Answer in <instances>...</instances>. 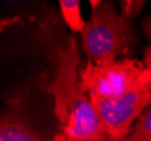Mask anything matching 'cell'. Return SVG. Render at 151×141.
<instances>
[{"label": "cell", "instance_id": "cell-4", "mask_svg": "<svg viewBox=\"0 0 151 141\" xmlns=\"http://www.w3.org/2000/svg\"><path fill=\"white\" fill-rule=\"evenodd\" d=\"M108 137L114 141L126 138L131 125L151 104V86L133 90L116 98L89 97Z\"/></svg>", "mask_w": 151, "mask_h": 141}, {"label": "cell", "instance_id": "cell-9", "mask_svg": "<svg viewBox=\"0 0 151 141\" xmlns=\"http://www.w3.org/2000/svg\"><path fill=\"white\" fill-rule=\"evenodd\" d=\"M143 1H124L123 6V17L124 16H133L143 7Z\"/></svg>", "mask_w": 151, "mask_h": 141}, {"label": "cell", "instance_id": "cell-5", "mask_svg": "<svg viewBox=\"0 0 151 141\" xmlns=\"http://www.w3.org/2000/svg\"><path fill=\"white\" fill-rule=\"evenodd\" d=\"M0 141H41V139L26 123L8 117L1 121Z\"/></svg>", "mask_w": 151, "mask_h": 141}, {"label": "cell", "instance_id": "cell-10", "mask_svg": "<svg viewBox=\"0 0 151 141\" xmlns=\"http://www.w3.org/2000/svg\"><path fill=\"white\" fill-rule=\"evenodd\" d=\"M54 141H83V140H79V139H73V138H70V137H67L63 133H60L55 137Z\"/></svg>", "mask_w": 151, "mask_h": 141}, {"label": "cell", "instance_id": "cell-7", "mask_svg": "<svg viewBox=\"0 0 151 141\" xmlns=\"http://www.w3.org/2000/svg\"><path fill=\"white\" fill-rule=\"evenodd\" d=\"M122 141H151V109L141 114L129 135Z\"/></svg>", "mask_w": 151, "mask_h": 141}, {"label": "cell", "instance_id": "cell-1", "mask_svg": "<svg viewBox=\"0 0 151 141\" xmlns=\"http://www.w3.org/2000/svg\"><path fill=\"white\" fill-rule=\"evenodd\" d=\"M57 73L44 88L54 98V114L67 137L83 141L112 140L78 76L79 54L76 39L70 37L57 54Z\"/></svg>", "mask_w": 151, "mask_h": 141}, {"label": "cell", "instance_id": "cell-8", "mask_svg": "<svg viewBox=\"0 0 151 141\" xmlns=\"http://www.w3.org/2000/svg\"><path fill=\"white\" fill-rule=\"evenodd\" d=\"M142 27H143L145 35L151 41V16L145 17L143 23H142ZM145 65L148 70L151 71V45L147 47V50L145 52Z\"/></svg>", "mask_w": 151, "mask_h": 141}, {"label": "cell", "instance_id": "cell-3", "mask_svg": "<svg viewBox=\"0 0 151 141\" xmlns=\"http://www.w3.org/2000/svg\"><path fill=\"white\" fill-rule=\"evenodd\" d=\"M127 35L123 15L116 13L109 2H99L81 33L82 49L95 64L108 63L125 50Z\"/></svg>", "mask_w": 151, "mask_h": 141}, {"label": "cell", "instance_id": "cell-2", "mask_svg": "<svg viewBox=\"0 0 151 141\" xmlns=\"http://www.w3.org/2000/svg\"><path fill=\"white\" fill-rule=\"evenodd\" d=\"M80 78L89 97L99 98H116L151 86V71L145 64L130 59L104 64L89 62Z\"/></svg>", "mask_w": 151, "mask_h": 141}, {"label": "cell", "instance_id": "cell-6", "mask_svg": "<svg viewBox=\"0 0 151 141\" xmlns=\"http://www.w3.org/2000/svg\"><path fill=\"white\" fill-rule=\"evenodd\" d=\"M59 5L67 25L73 32H83L87 23H85L80 13V2L78 0H60Z\"/></svg>", "mask_w": 151, "mask_h": 141}]
</instances>
